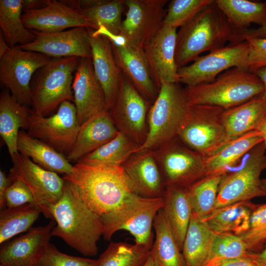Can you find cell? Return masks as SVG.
<instances>
[{"mask_svg":"<svg viewBox=\"0 0 266 266\" xmlns=\"http://www.w3.org/2000/svg\"><path fill=\"white\" fill-rule=\"evenodd\" d=\"M63 178L75 197L100 216L134 193L122 166L79 161Z\"/></svg>","mask_w":266,"mask_h":266,"instance_id":"1","label":"cell"},{"mask_svg":"<svg viewBox=\"0 0 266 266\" xmlns=\"http://www.w3.org/2000/svg\"><path fill=\"white\" fill-rule=\"evenodd\" d=\"M49 211L56 222L51 236L61 238L84 256L98 254V242L103 233L100 217L75 197L65 181L61 198Z\"/></svg>","mask_w":266,"mask_h":266,"instance_id":"2","label":"cell"},{"mask_svg":"<svg viewBox=\"0 0 266 266\" xmlns=\"http://www.w3.org/2000/svg\"><path fill=\"white\" fill-rule=\"evenodd\" d=\"M236 29L213 0L177 32L175 59L178 68L225 46Z\"/></svg>","mask_w":266,"mask_h":266,"instance_id":"3","label":"cell"},{"mask_svg":"<svg viewBox=\"0 0 266 266\" xmlns=\"http://www.w3.org/2000/svg\"><path fill=\"white\" fill-rule=\"evenodd\" d=\"M184 90L190 104L211 105L227 110L262 95L264 87L253 71L233 67L211 82L186 86Z\"/></svg>","mask_w":266,"mask_h":266,"instance_id":"4","label":"cell"},{"mask_svg":"<svg viewBox=\"0 0 266 266\" xmlns=\"http://www.w3.org/2000/svg\"><path fill=\"white\" fill-rule=\"evenodd\" d=\"M189 105L184 88L179 83L163 82L149 109L147 138L135 153L155 150L177 137Z\"/></svg>","mask_w":266,"mask_h":266,"instance_id":"5","label":"cell"},{"mask_svg":"<svg viewBox=\"0 0 266 266\" xmlns=\"http://www.w3.org/2000/svg\"><path fill=\"white\" fill-rule=\"evenodd\" d=\"M163 204V197L148 198L131 194L117 208L100 216L104 239L109 241L116 232L126 230L133 236L135 244L151 249L154 220Z\"/></svg>","mask_w":266,"mask_h":266,"instance_id":"6","label":"cell"},{"mask_svg":"<svg viewBox=\"0 0 266 266\" xmlns=\"http://www.w3.org/2000/svg\"><path fill=\"white\" fill-rule=\"evenodd\" d=\"M80 59L76 57L55 58L38 69L31 85L34 113L47 117L64 101H74L73 73Z\"/></svg>","mask_w":266,"mask_h":266,"instance_id":"7","label":"cell"},{"mask_svg":"<svg viewBox=\"0 0 266 266\" xmlns=\"http://www.w3.org/2000/svg\"><path fill=\"white\" fill-rule=\"evenodd\" d=\"M265 148L263 141L246 153L221 180L216 201V209L237 202L266 197L260 175L266 168Z\"/></svg>","mask_w":266,"mask_h":266,"instance_id":"8","label":"cell"},{"mask_svg":"<svg viewBox=\"0 0 266 266\" xmlns=\"http://www.w3.org/2000/svg\"><path fill=\"white\" fill-rule=\"evenodd\" d=\"M224 111L216 106L189 103L177 137L187 146L207 157L224 142Z\"/></svg>","mask_w":266,"mask_h":266,"instance_id":"9","label":"cell"},{"mask_svg":"<svg viewBox=\"0 0 266 266\" xmlns=\"http://www.w3.org/2000/svg\"><path fill=\"white\" fill-rule=\"evenodd\" d=\"M153 151L166 185L188 188L206 175L205 158L177 137Z\"/></svg>","mask_w":266,"mask_h":266,"instance_id":"10","label":"cell"},{"mask_svg":"<svg viewBox=\"0 0 266 266\" xmlns=\"http://www.w3.org/2000/svg\"><path fill=\"white\" fill-rule=\"evenodd\" d=\"M149 104L121 72L118 91L108 111L119 132L139 147L144 143L148 134Z\"/></svg>","mask_w":266,"mask_h":266,"instance_id":"11","label":"cell"},{"mask_svg":"<svg viewBox=\"0 0 266 266\" xmlns=\"http://www.w3.org/2000/svg\"><path fill=\"white\" fill-rule=\"evenodd\" d=\"M13 163L7 175L12 182L18 179L31 191L42 213L52 219L49 208L61 198L65 180L58 173L47 170L33 163L29 158L18 152L11 157Z\"/></svg>","mask_w":266,"mask_h":266,"instance_id":"12","label":"cell"},{"mask_svg":"<svg viewBox=\"0 0 266 266\" xmlns=\"http://www.w3.org/2000/svg\"><path fill=\"white\" fill-rule=\"evenodd\" d=\"M249 50V43L245 40L199 56L192 64L178 68L179 82L193 86L211 82L221 73L233 67L248 69Z\"/></svg>","mask_w":266,"mask_h":266,"instance_id":"13","label":"cell"},{"mask_svg":"<svg viewBox=\"0 0 266 266\" xmlns=\"http://www.w3.org/2000/svg\"><path fill=\"white\" fill-rule=\"evenodd\" d=\"M50 57L17 47L0 58V80L13 97L23 105H32L31 81L37 70L47 65Z\"/></svg>","mask_w":266,"mask_h":266,"instance_id":"14","label":"cell"},{"mask_svg":"<svg viewBox=\"0 0 266 266\" xmlns=\"http://www.w3.org/2000/svg\"><path fill=\"white\" fill-rule=\"evenodd\" d=\"M79 127L75 104L66 100L50 116H39L31 110L27 133L66 155L74 143Z\"/></svg>","mask_w":266,"mask_h":266,"instance_id":"15","label":"cell"},{"mask_svg":"<svg viewBox=\"0 0 266 266\" xmlns=\"http://www.w3.org/2000/svg\"><path fill=\"white\" fill-rule=\"evenodd\" d=\"M166 0H125L126 17L120 34L132 44L143 48L163 25Z\"/></svg>","mask_w":266,"mask_h":266,"instance_id":"16","label":"cell"},{"mask_svg":"<svg viewBox=\"0 0 266 266\" xmlns=\"http://www.w3.org/2000/svg\"><path fill=\"white\" fill-rule=\"evenodd\" d=\"M89 30L84 27H77L54 33L31 30L35 35L34 40L28 44L17 47L24 50L37 52L55 58H92Z\"/></svg>","mask_w":266,"mask_h":266,"instance_id":"17","label":"cell"},{"mask_svg":"<svg viewBox=\"0 0 266 266\" xmlns=\"http://www.w3.org/2000/svg\"><path fill=\"white\" fill-rule=\"evenodd\" d=\"M56 225L52 220L46 225L32 227L27 233L2 244L0 263L4 266H34L44 254L51 231Z\"/></svg>","mask_w":266,"mask_h":266,"instance_id":"18","label":"cell"},{"mask_svg":"<svg viewBox=\"0 0 266 266\" xmlns=\"http://www.w3.org/2000/svg\"><path fill=\"white\" fill-rule=\"evenodd\" d=\"M177 29L162 26L144 48L154 83L159 89L163 82L179 83L175 59Z\"/></svg>","mask_w":266,"mask_h":266,"instance_id":"19","label":"cell"},{"mask_svg":"<svg viewBox=\"0 0 266 266\" xmlns=\"http://www.w3.org/2000/svg\"><path fill=\"white\" fill-rule=\"evenodd\" d=\"M72 89L80 125L94 115L107 109L104 92L95 74L92 58H81Z\"/></svg>","mask_w":266,"mask_h":266,"instance_id":"20","label":"cell"},{"mask_svg":"<svg viewBox=\"0 0 266 266\" xmlns=\"http://www.w3.org/2000/svg\"><path fill=\"white\" fill-rule=\"evenodd\" d=\"M22 19L27 29L40 32H59L77 27L93 30L83 14L62 1L50 0L44 8L24 11Z\"/></svg>","mask_w":266,"mask_h":266,"instance_id":"21","label":"cell"},{"mask_svg":"<svg viewBox=\"0 0 266 266\" xmlns=\"http://www.w3.org/2000/svg\"><path fill=\"white\" fill-rule=\"evenodd\" d=\"M122 166L134 193L148 198L163 197L166 185L153 150L135 153Z\"/></svg>","mask_w":266,"mask_h":266,"instance_id":"22","label":"cell"},{"mask_svg":"<svg viewBox=\"0 0 266 266\" xmlns=\"http://www.w3.org/2000/svg\"><path fill=\"white\" fill-rule=\"evenodd\" d=\"M117 64L140 94L150 103L156 99L159 89L154 83L143 49L129 42L124 47L111 44Z\"/></svg>","mask_w":266,"mask_h":266,"instance_id":"23","label":"cell"},{"mask_svg":"<svg viewBox=\"0 0 266 266\" xmlns=\"http://www.w3.org/2000/svg\"><path fill=\"white\" fill-rule=\"evenodd\" d=\"M118 132L109 111L103 110L80 125L74 143L66 157L69 162L76 163L110 141Z\"/></svg>","mask_w":266,"mask_h":266,"instance_id":"24","label":"cell"},{"mask_svg":"<svg viewBox=\"0 0 266 266\" xmlns=\"http://www.w3.org/2000/svg\"><path fill=\"white\" fill-rule=\"evenodd\" d=\"M90 42L94 70L104 92L108 110L116 96L122 72L116 62L111 43L106 38L90 34Z\"/></svg>","mask_w":266,"mask_h":266,"instance_id":"25","label":"cell"},{"mask_svg":"<svg viewBox=\"0 0 266 266\" xmlns=\"http://www.w3.org/2000/svg\"><path fill=\"white\" fill-rule=\"evenodd\" d=\"M263 140L261 133L256 130L224 143L205 158L206 175L225 174Z\"/></svg>","mask_w":266,"mask_h":266,"instance_id":"26","label":"cell"},{"mask_svg":"<svg viewBox=\"0 0 266 266\" xmlns=\"http://www.w3.org/2000/svg\"><path fill=\"white\" fill-rule=\"evenodd\" d=\"M163 198L164 204L162 209L182 251L192 213L188 189L167 184Z\"/></svg>","mask_w":266,"mask_h":266,"instance_id":"27","label":"cell"},{"mask_svg":"<svg viewBox=\"0 0 266 266\" xmlns=\"http://www.w3.org/2000/svg\"><path fill=\"white\" fill-rule=\"evenodd\" d=\"M262 95L240 105L225 110L223 121L226 136L223 144L257 130L266 113V100Z\"/></svg>","mask_w":266,"mask_h":266,"instance_id":"28","label":"cell"},{"mask_svg":"<svg viewBox=\"0 0 266 266\" xmlns=\"http://www.w3.org/2000/svg\"><path fill=\"white\" fill-rule=\"evenodd\" d=\"M17 148L19 153L45 169L64 175L69 174L72 171L73 165L64 154L23 130L19 132Z\"/></svg>","mask_w":266,"mask_h":266,"instance_id":"29","label":"cell"},{"mask_svg":"<svg viewBox=\"0 0 266 266\" xmlns=\"http://www.w3.org/2000/svg\"><path fill=\"white\" fill-rule=\"evenodd\" d=\"M30 111L19 103L8 90L0 95V135L10 157L18 153L17 143L20 129L29 128Z\"/></svg>","mask_w":266,"mask_h":266,"instance_id":"30","label":"cell"},{"mask_svg":"<svg viewBox=\"0 0 266 266\" xmlns=\"http://www.w3.org/2000/svg\"><path fill=\"white\" fill-rule=\"evenodd\" d=\"M215 233L192 212L182 253L185 266H204L208 261Z\"/></svg>","mask_w":266,"mask_h":266,"instance_id":"31","label":"cell"},{"mask_svg":"<svg viewBox=\"0 0 266 266\" xmlns=\"http://www.w3.org/2000/svg\"><path fill=\"white\" fill-rule=\"evenodd\" d=\"M256 205L251 200L237 202L214 209L203 220L215 233L240 235L248 230Z\"/></svg>","mask_w":266,"mask_h":266,"instance_id":"32","label":"cell"},{"mask_svg":"<svg viewBox=\"0 0 266 266\" xmlns=\"http://www.w3.org/2000/svg\"><path fill=\"white\" fill-rule=\"evenodd\" d=\"M155 239L150 255L159 266H185L181 251L162 208L153 222Z\"/></svg>","mask_w":266,"mask_h":266,"instance_id":"33","label":"cell"},{"mask_svg":"<svg viewBox=\"0 0 266 266\" xmlns=\"http://www.w3.org/2000/svg\"><path fill=\"white\" fill-rule=\"evenodd\" d=\"M125 0H76L79 10L90 22L93 31L100 25L120 34Z\"/></svg>","mask_w":266,"mask_h":266,"instance_id":"34","label":"cell"},{"mask_svg":"<svg viewBox=\"0 0 266 266\" xmlns=\"http://www.w3.org/2000/svg\"><path fill=\"white\" fill-rule=\"evenodd\" d=\"M22 0H0V27L4 38L11 48L28 44L35 38L22 19Z\"/></svg>","mask_w":266,"mask_h":266,"instance_id":"35","label":"cell"},{"mask_svg":"<svg viewBox=\"0 0 266 266\" xmlns=\"http://www.w3.org/2000/svg\"><path fill=\"white\" fill-rule=\"evenodd\" d=\"M233 26L237 30L248 29L251 24H266V1L248 0H214Z\"/></svg>","mask_w":266,"mask_h":266,"instance_id":"36","label":"cell"},{"mask_svg":"<svg viewBox=\"0 0 266 266\" xmlns=\"http://www.w3.org/2000/svg\"><path fill=\"white\" fill-rule=\"evenodd\" d=\"M41 213L40 208L35 203L2 209L0 213V243L28 232Z\"/></svg>","mask_w":266,"mask_h":266,"instance_id":"37","label":"cell"},{"mask_svg":"<svg viewBox=\"0 0 266 266\" xmlns=\"http://www.w3.org/2000/svg\"><path fill=\"white\" fill-rule=\"evenodd\" d=\"M138 147L128 136L119 132L116 136L110 141L79 161L90 163L122 166L135 153Z\"/></svg>","mask_w":266,"mask_h":266,"instance_id":"38","label":"cell"},{"mask_svg":"<svg viewBox=\"0 0 266 266\" xmlns=\"http://www.w3.org/2000/svg\"><path fill=\"white\" fill-rule=\"evenodd\" d=\"M150 249L135 243L111 242L98 259V266H143Z\"/></svg>","mask_w":266,"mask_h":266,"instance_id":"39","label":"cell"},{"mask_svg":"<svg viewBox=\"0 0 266 266\" xmlns=\"http://www.w3.org/2000/svg\"><path fill=\"white\" fill-rule=\"evenodd\" d=\"M223 175H205L187 188L192 212L201 219L213 210Z\"/></svg>","mask_w":266,"mask_h":266,"instance_id":"40","label":"cell"},{"mask_svg":"<svg viewBox=\"0 0 266 266\" xmlns=\"http://www.w3.org/2000/svg\"><path fill=\"white\" fill-rule=\"evenodd\" d=\"M213 0H172L163 21V25L177 29L186 24Z\"/></svg>","mask_w":266,"mask_h":266,"instance_id":"41","label":"cell"},{"mask_svg":"<svg viewBox=\"0 0 266 266\" xmlns=\"http://www.w3.org/2000/svg\"><path fill=\"white\" fill-rule=\"evenodd\" d=\"M249 252L240 236L231 232L215 233L208 261L214 259L247 257Z\"/></svg>","mask_w":266,"mask_h":266,"instance_id":"42","label":"cell"},{"mask_svg":"<svg viewBox=\"0 0 266 266\" xmlns=\"http://www.w3.org/2000/svg\"><path fill=\"white\" fill-rule=\"evenodd\" d=\"M249 252L259 249L266 240V203L256 205L248 230L239 235Z\"/></svg>","mask_w":266,"mask_h":266,"instance_id":"43","label":"cell"},{"mask_svg":"<svg viewBox=\"0 0 266 266\" xmlns=\"http://www.w3.org/2000/svg\"><path fill=\"white\" fill-rule=\"evenodd\" d=\"M38 264L39 266H98V260L65 254L50 243Z\"/></svg>","mask_w":266,"mask_h":266,"instance_id":"44","label":"cell"},{"mask_svg":"<svg viewBox=\"0 0 266 266\" xmlns=\"http://www.w3.org/2000/svg\"><path fill=\"white\" fill-rule=\"evenodd\" d=\"M4 201L6 208L14 207L27 203L36 204L33 195L27 185L21 180H14L7 188Z\"/></svg>","mask_w":266,"mask_h":266,"instance_id":"45","label":"cell"},{"mask_svg":"<svg viewBox=\"0 0 266 266\" xmlns=\"http://www.w3.org/2000/svg\"><path fill=\"white\" fill-rule=\"evenodd\" d=\"M245 40L249 45L248 68L253 71L266 66V38L249 37Z\"/></svg>","mask_w":266,"mask_h":266,"instance_id":"46","label":"cell"},{"mask_svg":"<svg viewBox=\"0 0 266 266\" xmlns=\"http://www.w3.org/2000/svg\"><path fill=\"white\" fill-rule=\"evenodd\" d=\"M249 37L266 38V24L257 28L236 30L228 45L237 44Z\"/></svg>","mask_w":266,"mask_h":266,"instance_id":"47","label":"cell"},{"mask_svg":"<svg viewBox=\"0 0 266 266\" xmlns=\"http://www.w3.org/2000/svg\"><path fill=\"white\" fill-rule=\"evenodd\" d=\"M90 33L92 36H102L106 38L112 45L116 46L124 47L129 42L124 36L112 32L102 25L99 26L95 30H90Z\"/></svg>","mask_w":266,"mask_h":266,"instance_id":"48","label":"cell"},{"mask_svg":"<svg viewBox=\"0 0 266 266\" xmlns=\"http://www.w3.org/2000/svg\"><path fill=\"white\" fill-rule=\"evenodd\" d=\"M204 266H257L248 257L232 259H214Z\"/></svg>","mask_w":266,"mask_h":266,"instance_id":"49","label":"cell"},{"mask_svg":"<svg viewBox=\"0 0 266 266\" xmlns=\"http://www.w3.org/2000/svg\"><path fill=\"white\" fill-rule=\"evenodd\" d=\"M11 181L9 179L5 172L0 170V207L4 208V195L7 188L11 184Z\"/></svg>","mask_w":266,"mask_h":266,"instance_id":"50","label":"cell"},{"mask_svg":"<svg viewBox=\"0 0 266 266\" xmlns=\"http://www.w3.org/2000/svg\"><path fill=\"white\" fill-rule=\"evenodd\" d=\"M49 0H22L24 11L38 9L46 7L50 2Z\"/></svg>","mask_w":266,"mask_h":266,"instance_id":"51","label":"cell"},{"mask_svg":"<svg viewBox=\"0 0 266 266\" xmlns=\"http://www.w3.org/2000/svg\"><path fill=\"white\" fill-rule=\"evenodd\" d=\"M247 257L257 266H266V245L261 252H249Z\"/></svg>","mask_w":266,"mask_h":266,"instance_id":"52","label":"cell"},{"mask_svg":"<svg viewBox=\"0 0 266 266\" xmlns=\"http://www.w3.org/2000/svg\"><path fill=\"white\" fill-rule=\"evenodd\" d=\"M252 71L254 72L260 78L263 83L264 90L262 95L264 99L266 100V66Z\"/></svg>","mask_w":266,"mask_h":266,"instance_id":"53","label":"cell"},{"mask_svg":"<svg viewBox=\"0 0 266 266\" xmlns=\"http://www.w3.org/2000/svg\"><path fill=\"white\" fill-rule=\"evenodd\" d=\"M257 130L260 131L263 137V142L265 148V163L266 168V113L259 125Z\"/></svg>","mask_w":266,"mask_h":266,"instance_id":"54","label":"cell"},{"mask_svg":"<svg viewBox=\"0 0 266 266\" xmlns=\"http://www.w3.org/2000/svg\"><path fill=\"white\" fill-rule=\"evenodd\" d=\"M7 44L4 37L1 33L0 32V58L4 55L10 48Z\"/></svg>","mask_w":266,"mask_h":266,"instance_id":"55","label":"cell"},{"mask_svg":"<svg viewBox=\"0 0 266 266\" xmlns=\"http://www.w3.org/2000/svg\"><path fill=\"white\" fill-rule=\"evenodd\" d=\"M143 266H159L155 261L154 260L153 258L150 255L148 258L147 261Z\"/></svg>","mask_w":266,"mask_h":266,"instance_id":"56","label":"cell"},{"mask_svg":"<svg viewBox=\"0 0 266 266\" xmlns=\"http://www.w3.org/2000/svg\"><path fill=\"white\" fill-rule=\"evenodd\" d=\"M262 184L266 192V178L261 179Z\"/></svg>","mask_w":266,"mask_h":266,"instance_id":"57","label":"cell"},{"mask_svg":"<svg viewBox=\"0 0 266 266\" xmlns=\"http://www.w3.org/2000/svg\"><path fill=\"white\" fill-rule=\"evenodd\" d=\"M34 266H39V265L37 264H36V265H35Z\"/></svg>","mask_w":266,"mask_h":266,"instance_id":"58","label":"cell"},{"mask_svg":"<svg viewBox=\"0 0 266 266\" xmlns=\"http://www.w3.org/2000/svg\"><path fill=\"white\" fill-rule=\"evenodd\" d=\"M0 266H3V265H2L1 264H0Z\"/></svg>","mask_w":266,"mask_h":266,"instance_id":"59","label":"cell"}]
</instances>
